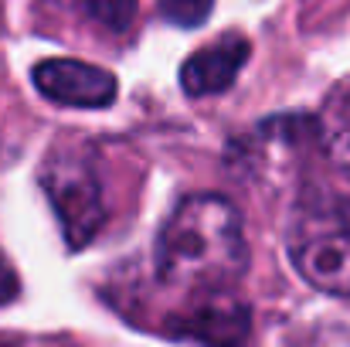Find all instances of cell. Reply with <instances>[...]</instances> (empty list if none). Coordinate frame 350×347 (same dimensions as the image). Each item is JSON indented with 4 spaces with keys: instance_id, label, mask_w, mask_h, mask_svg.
<instances>
[{
    "instance_id": "6da1fadb",
    "label": "cell",
    "mask_w": 350,
    "mask_h": 347,
    "mask_svg": "<svg viewBox=\"0 0 350 347\" xmlns=\"http://www.w3.org/2000/svg\"><path fill=\"white\" fill-rule=\"evenodd\" d=\"M248 266L241 215L218 194L184 198L157 238V276L167 286L221 293Z\"/></svg>"
},
{
    "instance_id": "7a4b0ae2",
    "label": "cell",
    "mask_w": 350,
    "mask_h": 347,
    "mask_svg": "<svg viewBox=\"0 0 350 347\" xmlns=\"http://www.w3.org/2000/svg\"><path fill=\"white\" fill-rule=\"evenodd\" d=\"M299 276L334 296H350V201L323 198L299 205L286 231Z\"/></svg>"
},
{
    "instance_id": "3957f363",
    "label": "cell",
    "mask_w": 350,
    "mask_h": 347,
    "mask_svg": "<svg viewBox=\"0 0 350 347\" xmlns=\"http://www.w3.org/2000/svg\"><path fill=\"white\" fill-rule=\"evenodd\" d=\"M38 177H41L44 198L51 201L68 245L82 248L85 242H92L96 231L103 229V222H106L103 184H99L92 157L85 150L58 146V150H51L44 157Z\"/></svg>"
},
{
    "instance_id": "277c9868",
    "label": "cell",
    "mask_w": 350,
    "mask_h": 347,
    "mask_svg": "<svg viewBox=\"0 0 350 347\" xmlns=\"http://www.w3.org/2000/svg\"><path fill=\"white\" fill-rule=\"evenodd\" d=\"M31 79L44 99L72 110H106L119 92L113 72L75 58H48L34 65Z\"/></svg>"
},
{
    "instance_id": "5b68a950",
    "label": "cell",
    "mask_w": 350,
    "mask_h": 347,
    "mask_svg": "<svg viewBox=\"0 0 350 347\" xmlns=\"http://www.w3.org/2000/svg\"><path fill=\"white\" fill-rule=\"evenodd\" d=\"M174 331L204 347H241L248 337V310L232 293H198Z\"/></svg>"
},
{
    "instance_id": "8992f818",
    "label": "cell",
    "mask_w": 350,
    "mask_h": 347,
    "mask_svg": "<svg viewBox=\"0 0 350 347\" xmlns=\"http://www.w3.org/2000/svg\"><path fill=\"white\" fill-rule=\"evenodd\" d=\"M252 44L241 34H228L218 38L215 44L194 51L184 68H180V86L187 96H218L225 89H232V82L238 79L241 65L248 62Z\"/></svg>"
},
{
    "instance_id": "52a82bcc",
    "label": "cell",
    "mask_w": 350,
    "mask_h": 347,
    "mask_svg": "<svg viewBox=\"0 0 350 347\" xmlns=\"http://www.w3.org/2000/svg\"><path fill=\"white\" fill-rule=\"evenodd\" d=\"M320 140L330 160L350 177V89H344L337 99H330L327 113L320 119Z\"/></svg>"
},
{
    "instance_id": "ba28073f",
    "label": "cell",
    "mask_w": 350,
    "mask_h": 347,
    "mask_svg": "<svg viewBox=\"0 0 350 347\" xmlns=\"http://www.w3.org/2000/svg\"><path fill=\"white\" fill-rule=\"evenodd\" d=\"M79 7L113 34H122L136 21V0H79Z\"/></svg>"
},
{
    "instance_id": "9c48e42d",
    "label": "cell",
    "mask_w": 350,
    "mask_h": 347,
    "mask_svg": "<svg viewBox=\"0 0 350 347\" xmlns=\"http://www.w3.org/2000/svg\"><path fill=\"white\" fill-rule=\"evenodd\" d=\"M215 0H160V14L177 27H198L208 21Z\"/></svg>"
},
{
    "instance_id": "30bf717a",
    "label": "cell",
    "mask_w": 350,
    "mask_h": 347,
    "mask_svg": "<svg viewBox=\"0 0 350 347\" xmlns=\"http://www.w3.org/2000/svg\"><path fill=\"white\" fill-rule=\"evenodd\" d=\"M17 290H21V279H17L14 266H10V262L3 259V252H0V307L10 303V300L17 296Z\"/></svg>"
}]
</instances>
